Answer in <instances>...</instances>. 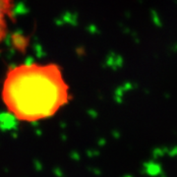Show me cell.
I'll return each instance as SVG.
<instances>
[{
	"label": "cell",
	"instance_id": "obj_1",
	"mask_svg": "<svg viewBox=\"0 0 177 177\" xmlns=\"http://www.w3.org/2000/svg\"><path fill=\"white\" fill-rule=\"evenodd\" d=\"M70 86L56 63H22L8 69L1 99L17 120L35 123L55 116L71 101Z\"/></svg>",
	"mask_w": 177,
	"mask_h": 177
},
{
	"label": "cell",
	"instance_id": "obj_3",
	"mask_svg": "<svg viewBox=\"0 0 177 177\" xmlns=\"http://www.w3.org/2000/svg\"><path fill=\"white\" fill-rule=\"evenodd\" d=\"M150 15H152V21L154 22V24L157 27H161V21L159 17V14L157 13L155 10L150 11Z\"/></svg>",
	"mask_w": 177,
	"mask_h": 177
},
{
	"label": "cell",
	"instance_id": "obj_2",
	"mask_svg": "<svg viewBox=\"0 0 177 177\" xmlns=\"http://www.w3.org/2000/svg\"><path fill=\"white\" fill-rule=\"evenodd\" d=\"M14 0H0V44L8 35L9 23L14 18Z\"/></svg>",
	"mask_w": 177,
	"mask_h": 177
}]
</instances>
